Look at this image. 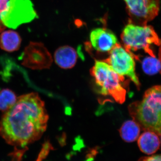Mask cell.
<instances>
[{
  "label": "cell",
  "mask_w": 161,
  "mask_h": 161,
  "mask_svg": "<svg viewBox=\"0 0 161 161\" xmlns=\"http://www.w3.org/2000/svg\"><path fill=\"white\" fill-rule=\"evenodd\" d=\"M48 119L45 104L37 93L21 95L1 117L0 136L17 150H25L42 136Z\"/></svg>",
  "instance_id": "cell-1"
},
{
  "label": "cell",
  "mask_w": 161,
  "mask_h": 161,
  "mask_svg": "<svg viewBox=\"0 0 161 161\" xmlns=\"http://www.w3.org/2000/svg\"><path fill=\"white\" fill-rule=\"evenodd\" d=\"M130 115L145 131L161 134V86L147 90L142 99L131 103Z\"/></svg>",
  "instance_id": "cell-2"
},
{
  "label": "cell",
  "mask_w": 161,
  "mask_h": 161,
  "mask_svg": "<svg viewBox=\"0 0 161 161\" xmlns=\"http://www.w3.org/2000/svg\"><path fill=\"white\" fill-rule=\"evenodd\" d=\"M90 73L100 94L111 96L116 102L123 103L126 95L124 76L118 75L104 61L98 60L95 61Z\"/></svg>",
  "instance_id": "cell-3"
},
{
  "label": "cell",
  "mask_w": 161,
  "mask_h": 161,
  "mask_svg": "<svg viewBox=\"0 0 161 161\" xmlns=\"http://www.w3.org/2000/svg\"><path fill=\"white\" fill-rule=\"evenodd\" d=\"M121 39L127 49L132 52L143 49L152 57L155 56L150 47L152 44H161V40L152 26H140L130 23L123 30Z\"/></svg>",
  "instance_id": "cell-4"
},
{
  "label": "cell",
  "mask_w": 161,
  "mask_h": 161,
  "mask_svg": "<svg viewBox=\"0 0 161 161\" xmlns=\"http://www.w3.org/2000/svg\"><path fill=\"white\" fill-rule=\"evenodd\" d=\"M37 18V14L30 0H10L1 15L4 26L14 29Z\"/></svg>",
  "instance_id": "cell-5"
},
{
  "label": "cell",
  "mask_w": 161,
  "mask_h": 161,
  "mask_svg": "<svg viewBox=\"0 0 161 161\" xmlns=\"http://www.w3.org/2000/svg\"><path fill=\"white\" fill-rule=\"evenodd\" d=\"M109 53V56L103 61L110 65L118 75L130 78L139 89L140 83L135 73L134 60L135 58L138 60V57L119 43Z\"/></svg>",
  "instance_id": "cell-6"
},
{
  "label": "cell",
  "mask_w": 161,
  "mask_h": 161,
  "mask_svg": "<svg viewBox=\"0 0 161 161\" xmlns=\"http://www.w3.org/2000/svg\"><path fill=\"white\" fill-rule=\"evenodd\" d=\"M129 15V23L146 26L158 14L160 0H124Z\"/></svg>",
  "instance_id": "cell-7"
},
{
  "label": "cell",
  "mask_w": 161,
  "mask_h": 161,
  "mask_svg": "<svg viewBox=\"0 0 161 161\" xmlns=\"http://www.w3.org/2000/svg\"><path fill=\"white\" fill-rule=\"evenodd\" d=\"M22 64L32 69L49 68L53 58L43 43L31 42L25 47L22 56Z\"/></svg>",
  "instance_id": "cell-8"
},
{
  "label": "cell",
  "mask_w": 161,
  "mask_h": 161,
  "mask_svg": "<svg viewBox=\"0 0 161 161\" xmlns=\"http://www.w3.org/2000/svg\"><path fill=\"white\" fill-rule=\"evenodd\" d=\"M90 45L99 53H109L118 43L115 34L105 27L93 29L90 33Z\"/></svg>",
  "instance_id": "cell-9"
},
{
  "label": "cell",
  "mask_w": 161,
  "mask_h": 161,
  "mask_svg": "<svg viewBox=\"0 0 161 161\" xmlns=\"http://www.w3.org/2000/svg\"><path fill=\"white\" fill-rule=\"evenodd\" d=\"M80 53L77 52L73 47L69 46H64L59 47L54 54L55 63L64 69L74 67L77 62Z\"/></svg>",
  "instance_id": "cell-10"
},
{
  "label": "cell",
  "mask_w": 161,
  "mask_h": 161,
  "mask_svg": "<svg viewBox=\"0 0 161 161\" xmlns=\"http://www.w3.org/2000/svg\"><path fill=\"white\" fill-rule=\"evenodd\" d=\"M138 145L144 153L153 154L159 148L160 141L156 133L151 131H145L139 137Z\"/></svg>",
  "instance_id": "cell-11"
},
{
  "label": "cell",
  "mask_w": 161,
  "mask_h": 161,
  "mask_svg": "<svg viewBox=\"0 0 161 161\" xmlns=\"http://www.w3.org/2000/svg\"><path fill=\"white\" fill-rule=\"evenodd\" d=\"M21 39L17 32L12 30L2 32L0 35V48L6 52H13L19 49Z\"/></svg>",
  "instance_id": "cell-12"
},
{
  "label": "cell",
  "mask_w": 161,
  "mask_h": 161,
  "mask_svg": "<svg viewBox=\"0 0 161 161\" xmlns=\"http://www.w3.org/2000/svg\"><path fill=\"white\" fill-rule=\"evenodd\" d=\"M141 127L135 121H126L123 124L119 130L122 138L127 142H132L139 137Z\"/></svg>",
  "instance_id": "cell-13"
},
{
  "label": "cell",
  "mask_w": 161,
  "mask_h": 161,
  "mask_svg": "<svg viewBox=\"0 0 161 161\" xmlns=\"http://www.w3.org/2000/svg\"><path fill=\"white\" fill-rule=\"evenodd\" d=\"M17 97L14 92L9 89L0 91V111L6 112L16 102Z\"/></svg>",
  "instance_id": "cell-14"
},
{
  "label": "cell",
  "mask_w": 161,
  "mask_h": 161,
  "mask_svg": "<svg viewBox=\"0 0 161 161\" xmlns=\"http://www.w3.org/2000/svg\"><path fill=\"white\" fill-rule=\"evenodd\" d=\"M143 70L148 75H153L160 72L161 63L159 59L155 57H147L142 62Z\"/></svg>",
  "instance_id": "cell-15"
},
{
  "label": "cell",
  "mask_w": 161,
  "mask_h": 161,
  "mask_svg": "<svg viewBox=\"0 0 161 161\" xmlns=\"http://www.w3.org/2000/svg\"><path fill=\"white\" fill-rule=\"evenodd\" d=\"M9 1L10 0H0V32H2L6 28V26H4V24L2 23L1 19V15Z\"/></svg>",
  "instance_id": "cell-16"
},
{
  "label": "cell",
  "mask_w": 161,
  "mask_h": 161,
  "mask_svg": "<svg viewBox=\"0 0 161 161\" xmlns=\"http://www.w3.org/2000/svg\"><path fill=\"white\" fill-rule=\"evenodd\" d=\"M49 147V144L47 143L44 144L43 149L41 150L39 154V157L37 161H42V160L43 159V158L46 157L47 154L48 153Z\"/></svg>",
  "instance_id": "cell-17"
},
{
  "label": "cell",
  "mask_w": 161,
  "mask_h": 161,
  "mask_svg": "<svg viewBox=\"0 0 161 161\" xmlns=\"http://www.w3.org/2000/svg\"><path fill=\"white\" fill-rule=\"evenodd\" d=\"M138 161H161V155L142 157Z\"/></svg>",
  "instance_id": "cell-18"
},
{
  "label": "cell",
  "mask_w": 161,
  "mask_h": 161,
  "mask_svg": "<svg viewBox=\"0 0 161 161\" xmlns=\"http://www.w3.org/2000/svg\"><path fill=\"white\" fill-rule=\"evenodd\" d=\"M159 60L160 61L161 63V46L160 47L159 51ZM160 72L161 73V70Z\"/></svg>",
  "instance_id": "cell-19"
},
{
  "label": "cell",
  "mask_w": 161,
  "mask_h": 161,
  "mask_svg": "<svg viewBox=\"0 0 161 161\" xmlns=\"http://www.w3.org/2000/svg\"><path fill=\"white\" fill-rule=\"evenodd\" d=\"M160 136H161V134Z\"/></svg>",
  "instance_id": "cell-20"
}]
</instances>
